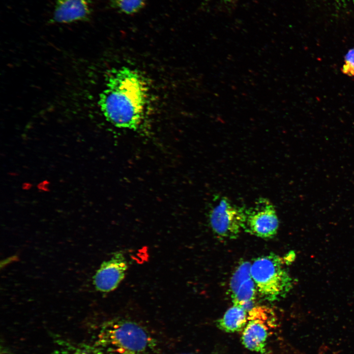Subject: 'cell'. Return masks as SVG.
<instances>
[{
    "mask_svg": "<svg viewBox=\"0 0 354 354\" xmlns=\"http://www.w3.org/2000/svg\"><path fill=\"white\" fill-rule=\"evenodd\" d=\"M283 259L287 265L290 264L295 259V253L293 251L290 252Z\"/></svg>",
    "mask_w": 354,
    "mask_h": 354,
    "instance_id": "4fadbf2b",
    "label": "cell"
},
{
    "mask_svg": "<svg viewBox=\"0 0 354 354\" xmlns=\"http://www.w3.org/2000/svg\"><path fill=\"white\" fill-rule=\"evenodd\" d=\"M341 71L348 76L354 77V48L349 50L345 55Z\"/></svg>",
    "mask_w": 354,
    "mask_h": 354,
    "instance_id": "7c38bea8",
    "label": "cell"
},
{
    "mask_svg": "<svg viewBox=\"0 0 354 354\" xmlns=\"http://www.w3.org/2000/svg\"><path fill=\"white\" fill-rule=\"evenodd\" d=\"M243 230L263 238H271L277 234L279 219L274 206L266 198H260L254 206L245 208Z\"/></svg>",
    "mask_w": 354,
    "mask_h": 354,
    "instance_id": "8992f818",
    "label": "cell"
},
{
    "mask_svg": "<svg viewBox=\"0 0 354 354\" xmlns=\"http://www.w3.org/2000/svg\"><path fill=\"white\" fill-rule=\"evenodd\" d=\"M98 344L107 354H148L154 342L138 324L117 319L102 327L98 335Z\"/></svg>",
    "mask_w": 354,
    "mask_h": 354,
    "instance_id": "7a4b0ae2",
    "label": "cell"
},
{
    "mask_svg": "<svg viewBox=\"0 0 354 354\" xmlns=\"http://www.w3.org/2000/svg\"><path fill=\"white\" fill-rule=\"evenodd\" d=\"M147 0H111L110 6L119 13L133 15L145 6Z\"/></svg>",
    "mask_w": 354,
    "mask_h": 354,
    "instance_id": "8fae6325",
    "label": "cell"
},
{
    "mask_svg": "<svg viewBox=\"0 0 354 354\" xmlns=\"http://www.w3.org/2000/svg\"><path fill=\"white\" fill-rule=\"evenodd\" d=\"M128 268L127 261L121 252L115 253L103 262L93 277L95 289L108 293L116 289L124 279Z\"/></svg>",
    "mask_w": 354,
    "mask_h": 354,
    "instance_id": "ba28073f",
    "label": "cell"
},
{
    "mask_svg": "<svg viewBox=\"0 0 354 354\" xmlns=\"http://www.w3.org/2000/svg\"><path fill=\"white\" fill-rule=\"evenodd\" d=\"M339 2H354V0H335Z\"/></svg>",
    "mask_w": 354,
    "mask_h": 354,
    "instance_id": "5bb4252c",
    "label": "cell"
},
{
    "mask_svg": "<svg viewBox=\"0 0 354 354\" xmlns=\"http://www.w3.org/2000/svg\"><path fill=\"white\" fill-rule=\"evenodd\" d=\"M0 354H10L6 350L3 349L1 350Z\"/></svg>",
    "mask_w": 354,
    "mask_h": 354,
    "instance_id": "9a60e30c",
    "label": "cell"
},
{
    "mask_svg": "<svg viewBox=\"0 0 354 354\" xmlns=\"http://www.w3.org/2000/svg\"><path fill=\"white\" fill-rule=\"evenodd\" d=\"M91 13V0H57L50 21L66 24L87 21Z\"/></svg>",
    "mask_w": 354,
    "mask_h": 354,
    "instance_id": "9c48e42d",
    "label": "cell"
},
{
    "mask_svg": "<svg viewBox=\"0 0 354 354\" xmlns=\"http://www.w3.org/2000/svg\"><path fill=\"white\" fill-rule=\"evenodd\" d=\"M245 208L234 204L226 197H217L208 213L209 225L218 236L236 239L243 230Z\"/></svg>",
    "mask_w": 354,
    "mask_h": 354,
    "instance_id": "5b68a950",
    "label": "cell"
},
{
    "mask_svg": "<svg viewBox=\"0 0 354 354\" xmlns=\"http://www.w3.org/2000/svg\"><path fill=\"white\" fill-rule=\"evenodd\" d=\"M148 92L145 78L138 71L128 67L114 68L107 74L98 106L114 126L139 131L145 127Z\"/></svg>",
    "mask_w": 354,
    "mask_h": 354,
    "instance_id": "6da1fadb",
    "label": "cell"
},
{
    "mask_svg": "<svg viewBox=\"0 0 354 354\" xmlns=\"http://www.w3.org/2000/svg\"><path fill=\"white\" fill-rule=\"evenodd\" d=\"M273 310L266 306L253 307L248 312L247 322L242 331L241 340L248 350L266 353V342L270 331L276 326Z\"/></svg>",
    "mask_w": 354,
    "mask_h": 354,
    "instance_id": "277c9868",
    "label": "cell"
},
{
    "mask_svg": "<svg viewBox=\"0 0 354 354\" xmlns=\"http://www.w3.org/2000/svg\"><path fill=\"white\" fill-rule=\"evenodd\" d=\"M285 265L283 258L272 253L256 258L251 264V276L265 299L279 300L293 288L294 281Z\"/></svg>",
    "mask_w": 354,
    "mask_h": 354,
    "instance_id": "3957f363",
    "label": "cell"
},
{
    "mask_svg": "<svg viewBox=\"0 0 354 354\" xmlns=\"http://www.w3.org/2000/svg\"></svg>",
    "mask_w": 354,
    "mask_h": 354,
    "instance_id": "2e32d148",
    "label": "cell"
},
{
    "mask_svg": "<svg viewBox=\"0 0 354 354\" xmlns=\"http://www.w3.org/2000/svg\"><path fill=\"white\" fill-rule=\"evenodd\" d=\"M251 264L248 261L240 263L234 271L230 281L229 291L233 304L243 307L248 312L258 292L251 274Z\"/></svg>",
    "mask_w": 354,
    "mask_h": 354,
    "instance_id": "52a82bcc",
    "label": "cell"
},
{
    "mask_svg": "<svg viewBox=\"0 0 354 354\" xmlns=\"http://www.w3.org/2000/svg\"><path fill=\"white\" fill-rule=\"evenodd\" d=\"M248 311L243 307L233 304L217 321V326L227 333L242 331L247 322Z\"/></svg>",
    "mask_w": 354,
    "mask_h": 354,
    "instance_id": "30bf717a",
    "label": "cell"
}]
</instances>
